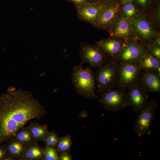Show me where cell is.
Segmentation results:
<instances>
[{"mask_svg": "<svg viewBox=\"0 0 160 160\" xmlns=\"http://www.w3.org/2000/svg\"><path fill=\"white\" fill-rule=\"evenodd\" d=\"M31 92L18 89L0 96V144L15 137L31 119L39 121L47 113Z\"/></svg>", "mask_w": 160, "mask_h": 160, "instance_id": "obj_1", "label": "cell"}, {"mask_svg": "<svg viewBox=\"0 0 160 160\" xmlns=\"http://www.w3.org/2000/svg\"><path fill=\"white\" fill-rule=\"evenodd\" d=\"M83 63L74 67L71 73V80L77 94L88 99H98L95 91V82L91 67L84 69Z\"/></svg>", "mask_w": 160, "mask_h": 160, "instance_id": "obj_2", "label": "cell"}, {"mask_svg": "<svg viewBox=\"0 0 160 160\" xmlns=\"http://www.w3.org/2000/svg\"><path fill=\"white\" fill-rule=\"evenodd\" d=\"M119 68V62L117 60L111 58L95 72L94 76L98 94H100L116 87Z\"/></svg>", "mask_w": 160, "mask_h": 160, "instance_id": "obj_3", "label": "cell"}, {"mask_svg": "<svg viewBox=\"0 0 160 160\" xmlns=\"http://www.w3.org/2000/svg\"><path fill=\"white\" fill-rule=\"evenodd\" d=\"M159 107L156 100H151L138 113L134 125V129L137 136L141 138L145 134L150 135L151 124L155 116V111Z\"/></svg>", "mask_w": 160, "mask_h": 160, "instance_id": "obj_4", "label": "cell"}, {"mask_svg": "<svg viewBox=\"0 0 160 160\" xmlns=\"http://www.w3.org/2000/svg\"><path fill=\"white\" fill-rule=\"evenodd\" d=\"M99 95L98 102L108 111L116 112L128 107L124 90L113 89Z\"/></svg>", "mask_w": 160, "mask_h": 160, "instance_id": "obj_5", "label": "cell"}, {"mask_svg": "<svg viewBox=\"0 0 160 160\" xmlns=\"http://www.w3.org/2000/svg\"><path fill=\"white\" fill-rule=\"evenodd\" d=\"M142 72L137 63L119 62L116 87L127 89L139 80Z\"/></svg>", "mask_w": 160, "mask_h": 160, "instance_id": "obj_6", "label": "cell"}, {"mask_svg": "<svg viewBox=\"0 0 160 160\" xmlns=\"http://www.w3.org/2000/svg\"><path fill=\"white\" fill-rule=\"evenodd\" d=\"M148 53L147 44L133 39L124 43L117 60L119 63H137Z\"/></svg>", "mask_w": 160, "mask_h": 160, "instance_id": "obj_7", "label": "cell"}, {"mask_svg": "<svg viewBox=\"0 0 160 160\" xmlns=\"http://www.w3.org/2000/svg\"><path fill=\"white\" fill-rule=\"evenodd\" d=\"M80 48L79 57L82 62L88 63L93 69L98 68L109 59L97 44L92 45L82 43Z\"/></svg>", "mask_w": 160, "mask_h": 160, "instance_id": "obj_8", "label": "cell"}, {"mask_svg": "<svg viewBox=\"0 0 160 160\" xmlns=\"http://www.w3.org/2000/svg\"><path fill=\"white\" fill-rule=\"evenodd\" d=\"M126 95L128 107L138 113L148 102V95L139 80L127 89Z\"/></svg>", "mask_w": 160, "mask_h": 160, "instance_id": "obj_9", "label": "cell"}, {"mask_svg": "<svg viewBox=\"0 0 160 160\" xmlns=\"http://www.w3.org/2000/svg\"><path fill=\"white\" fill-rule=\"evenodd\" d=\"M109 27L110 35L114 38L122 39L125 42L132 40L131 37L135 31L130 21L124 16L119 17Z\"/></svg>", "mask_w": 160, "mask_h": 160, "instance_id": "obj_10", "label": "cell"}, {"mask_svg": "<svg viewBox=\"0 0 160 160\" xmlns=\"http://www.w3.org/2000/svg\"><path fill=\"white\" fill-rule=\"evenodd\" d=\"M120 9L118 5H115L102 9L93 25L100 28H106L118 17Z\"/></svg>", "mask_w": 160, "mask_h": 160, "instance_id": "obj_11", "label": "cell"}, {"mask_svg": "<svg viewBox=\"0 0 160 160\" xmlns=\"http://www.w3.org/2000/svg\"><path fill=\"white\" fill-rule=\"evenodd\" d=\"M77 7L78 15L80 18L93 24L104 6L94 3L87 2Z\"/></svg>", "mask_w": 160, "mask_h": 160, "instance_id": "obj_12", "label": "cell"}, {"mask_svg": "<svg viewBox=\"0 0 160 160\" xmlns=\"http://www.w3.org/2000/svg\"><path fill=\"white\" fill-rule=\"evenodd\" d=\"M139 81L147 93L160 92V75L157 73L143 71Z\"/></svg>", "mask_w": 160, "mask_h": 160, "instance_id": "obj_13", "label": "cell"}, {"mask_svg": "<svg viewBox=\"0 0 160 160\" xmlns=\"http://www.w3.org/2000/svg\"><path fill=\"white\" fill-rule=\"evenodd\" d=\"M130 21L135 31L142 40H149L154 36V30L143 16L139 15Z\"/></svg>", "mask_w": 160, "mask_h": 160, "instance_id": "obj_14", "label": "cell"}, {"mask_svg": "<svg viewBox=\"0 0 160 160\" xmlns=\"http://www.w3.org/2000/svg\"><path fill=\"white\" fill-rule=\"evenodd\" d=\"M120 39L114 38L102 40L98 41L97 44L107 56L117 60L125 43Z\"/></svg>", "mask_w": 160, "mask_h": 160, "instance_id": "obj_15", "label": "cell"}, {"mask_svg": "<svg viewBox=\"0 0 160 160\" xmlns=\"http://www.w3.org/2000/svg\"><path fill=\"white\" fill-rule=\"evenodd\" d=\"M44 148L40 146L35 141L26 146L20 160H43Z\"/></svg>", "mask_w": 160, "mask_h": 160, "instance_id": "obj_16", "label": "cell"}, {"mask_svg": "<svg viewBox=\"0 0 160 160\" xmlns=\"http://www.w3.org/2000/svg\"><path fill=\"white\" fill-rule=\"evenodd\" d=\"M143 71L155 72L160 75V60L148 53L137 63Z\"/></svg>", "mask_w": 160, "mask_h": 160, "instance_id": "obj_17", "label": "cell"}, {"mask_svg": "<svg viewBox=\"0 0 160 160\" xmlns=\"http://www.w3.org/2000/svg\"><path fill=\"white\" fill-rule=\"evenodd\" d=\"M4 144L9 155L13 160H20L27 146L15 138Z\"/></svg>", "mask_w": 160, "mask_h": 160, "instance_id": "obj_18", "label": "cell"}, {"mask_svg": "<svg viewBox=\"0 0 160 160\" xmlns=\"http://www.w3.org/2000/svg\"><path fill=\"white\" fill-rule=\"evenodd\" d=\"M35 140L43 142L49 132L47 124H40L37 122L31 121L27 126Z\"/></svg>", "mask_w": 160, "mask_h": 160, "instance_id": "obj_19", "label": "cell"}, {"mask_svg": "<svg viewBox=\"0 0 160 160\" xmlns=\"http://www.w3.org/2000/svg\"><path fill=\"white\" fill-rule=\"evenodd\" d=\"M15 138L27 145L36 141L28 127L24 126L20 129Z\"/></svg>", "mask_w": 160, "mask_h": 160, "instance_id": "obj_20", "label": "cell"}, {"mask_svg": "<svg viewBox=\"0 0 160 160\" xmlns=\"http://www.w3.org/2000/svg\"><path fill=\"white\" fill-rule=\"evenodd\" d=\"M72 145L71 136L66 135L60 137L56 148L58 153L65 151L70 152Z\"/></svg>", "mask_w": 160, "mask_h": 160, "instance_id": "obj_21", "label": "cell"}, {"mask_svg": "<svg viewBox=\"0 0 160 160\" xmlns=\"http://www.w3.org/2000/svg\"><path fill=\"white\" fill-rule=\"evenodd\" d=\"M43 160H59L58 153L55 147L45 146Z\"/></svg>", "mask_w": 160, "mask_h": 160, "instance_id": "obj_22", "label": "cell"}, {"mask_svg": "<svg viewBox=\"0 0 160 160\" xmlns=\"http://www.w3.org/2000/svg\"><path fill=\"white\" fill-rule=\"evenodd\" d=\"M60 137L54 131L49 132L43 141L46 146L56 147Z\"/></svg>", "mask_w": 160, "mask_h": 160, "instance_id": "obj_23", "label": "cell"}, {"mask_svg": "<svg viewBox=\"0 0 160 160\" xmlns=\"http://www.w3.org/2000/svg\"><path fill=\"white\" fill-rule=\"evenodd\" d=\"M123 11L124 16L129 19L134 16L137 12L136 9L133 4L128 3L123 7Z\"/></svg>", "mask_w": 160, "mask_h": 160, "instance_id": "obj_24", "label": "cell"}, {"mask_svg": "<svg viewBox=\"0 0 160 160\" xmlns=\"http://www.w3.org/2000/svg\"><path fill=\"white\" fill-rule=\"evenodd\" d=\"M147 45L148 53L160 60V46L154 43Z\"/></svg>", "mask_w": 160, "mask_h": 160, "instance_id": "obj_25", "label": "cell"}, {"mask_svg": "<svg viewBox=\"0 0 160 160\" xmlns=\"http://www.w3.org/2000/svg\"><path fill=\"white\" fill-rule=\"evenodd\" d=\"M9 156H10L4 144H0V160H6Z\"/></svg>", "mask_w": 160, "mask_h": 160, "instance_id": "obj_26", "label": "cell"}, {"mask_svg": "<svg viewBox=\"0 0 160 160\" xmlns=\"http://www.w3.org/2000/svg\"><path fill=\"white\" fill-rule=\"evenodd\" d=\"M59 160H71L72 155L70 152L65 151L58 153Z\"/></svg>", "mask_w": 160, "mask_h": 160, "instance_id": "obj_27", "label": "cell"}, {"mask_svg": "<svg viewBox=\"0 0 160 160\" xmlns=\"http://www.w3.org/2000/svg\"><path fill=\"white\" fill-rule=\"evenodd\" d=\"M75 4L76 6L82 5L88 2V0H69Z\"/></svg>", "mask_w": 160, "mask_h": 160, "instance_id": "obj_28", "label": "cell"}, {"mask_svg": "<svg viewBox=\"0 0 160 160\" xmlns=\"http://www.w3.org/2000/svg\"><path fill=\"white\" fill-rule=\"evenodd\" d=\"M138 3L142 6H144L147 2L148 0H137Z\"/></svg>", "mask_w": 160, "mask_h": 160, "instance_id": "obj_29", "label": "cell"}, {"mask_svg": "<svg viewBox=\"0 0 160 160\" xmlns=\"http://www.w3.org/2000/svg\"><path fill=\"white\" fill-rule=\"evenodd\" d=\"M133 0H121L122 3L124 4L129 3Z\"/></svg>", "mask_w": 160, "mask_h": 160, "instance_id": "obj_30", "label": "cell"}]
</instances>
